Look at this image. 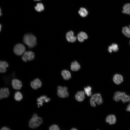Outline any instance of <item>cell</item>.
<instances>
[{
    "mask_svg": "<svg viewBox=\"0 0 130 130\" xmlns=\"http://www.w3.org/2000/svg\"><path fill=\"white\" fill-rule=\"evenodd\" d=\"M113 99L116 101L118 102L121 100L123 102L125 103L130 101V96L124 92L118 91L114 94Z\"/></svg>",
    "mask_w": 130,
    "mask_h": 130,
    "instance_id": "obj_1",
    "label": "cell"
},
{
    "mask_svg": "<svg viewBox=\"0 0 130 130\" xmlns=\"http://www.w3.org/2000/svg\"><path fill=\"white\" fill-rule=\"evenodd\" d=\"M23 42L29 48H32L34 47L36 44V39L33 35L26 34L24 37Z\"/></svg>",
    "mask_w": 130,
    "mask_h": 130,
    "instance_id": "obj_2",
    "label": "cell"
},
{
    "mask_svg": "<svg viewBox=\"0 0 130 130\" xmlns=\"http://www.w3.org/2000/svg\"><path fill=\"white\" fill-rule=\"evenodd\" d=\"M42 122V118L35 113L29 121V126L31 128H35L39 126Z\"/></svg>",
    "mask_w": 130,
    "mask_h": 130,
    "instance_id": "obj_3",
    "label": "cell"
},
{
    "mask_svg": "<svg viewBox=\"0 0 130 130\" xmlns=\"http://www.w3.org/2000/svg\"><path fill=\"white\" fill-rule=\"evenodd\" d=\"M103 102L102 97L99 93H95L92 95L90 100L91 105L93 107L96 106V103L98 105H100Z\"/></svg>",
    "mask_w": 130,
    "mask_h": 130,
    "instance_id": "obj_4",
    "label": "cell"
},
{
    "mask_svg": "<svg viewBox=\"0 0 130 130\" xmlns=\"http://www.w3.org/2000/svg\"><path fill=\"white\" fill-rule=\"evenodd\" d=\"M25 47L22 44L18 43L14 46L13 51L17 55H23L25 51Z\"/></svg>",
    "mask_w": 130,
    "mask_h": 130,
    "instance_id": "obj_5",
    "label": "cell"
},
{
    "mask_svg": "<svg viewBox=\"0 0 130 130\" xmlns=\"http://www.w3.org/2000/svg\"><path fill=\"white\" fill-rule=\"evenodd\" d=\"M67 88L66 87H62L58 86L57 88V95L60 98H64L67 97L69 94L67 91Z\"/></svg>",
    "mask_w": 130,
    "mask_h": 130,
    "instance_id": "obj_6",
    "label": "cell"
},
{
    "mask_svg": "<svg viewBox=\"0 0 130 130\" xmlns=\"http://www.w3.org/2000/svg\"><path fill=\"white\" fill-rule=\"evenodd\" d=\"M34 58V52L31 51H25L23 54L22 59L23 60L26 62L27 61H31L33 60Z\"/></svg>",
    "mask_w": 130,
    "mask_h": 130,
    "instance_id": "obj_7",
    "label": "cell"
},
{
    "mask_svg": "<svg viewBox=\"0 0 130 130\" xmlns=\"http://www.w3.org/2000/svg\"><path fill=\"white\" fill-rule=\"evenodd\" d=\"M113 80L115 84L118 85L123 82L124 78L121 75L117 73L114 75L113 77Z\"/></svg>",
    "mask_w": 130,
    "mask_h": 130,
    "instance_id": "obj_8",
    "label": "cell"
},
{
    "mask_svg": "<svg viewBox=\"0 0 130 130\" xmlns=\"http://www.w3.org/2000/svg\"><path fill=\"white\" fill-rule=\"evenodd\" d=\"M50 100V99L47 97L46 95L41 96L38 98L37 99L38 107H39L40 106H42L44 102H48Z\"/></svg>",
    "mask_w": 130,
    "mask_h": 130,
    "instance_id": "obj_9",
    "label": "cell"
},
{
    "mask_svg": "<svg viewBox=\"0 0 130 130\" xmlns=\"http://www.w3.org/2000/svg\"><path fill=\"white\" fill-rule=\"evenodd\" d=\"M12 85L13 88L16 90L20 89L22 86L21 82L17 79H14L12 80Z\"/></svg>",
    "mask_w": 130,
    "mask_h": 130,
    "instance_id": "obj_10",
    "label": "cell"
},
{
    "mask_svg": "<svg viewBox=\"0 0 130 130\" xmlns=\"http://www.w3.org/2000/svg\"><path fill=\"white\" fill-rule=\"evenodd\" d=\"M9 95V89L7 88H1L0 90V99L7 97Z\"/></svg>",
    "mask_w": 130,
    "mask_h": 130,
    "instance_id": "obj_11",
    "label": "cell"
},
{
    "mask_svg": "<svg viewBox=\"0 0 130 130\" xmlns=\"http://www.w3.org/2000/svg\"><path fill=\"white\" fill-rule=\"evenodd\" d=\"M66 37L68 41L71 42H75L76 39V37L74 36L73 32L71 31L68 32L66 34Z\"/></svg>",
    "mask_w": 130,
    "mask_h": 130,
    "instance_id": "obj_12",
    "label": "cell"
},
{
    "mask_svg": "<svg viewBox=\"0 0 130 130\" xmlns=\"http://www.w3.org/2000/svg\"><path fill=\"white\" fill-rule=\"evenodd\" d=\"M31 87L34 89H36L41 87L42 83L39 79L37 78L31 82L30 84Z\"/></svg>",
    "mask_w": 130,
    "mask_h": 130,
    "instance_id": "obj_13",
    "label": "cell"
},
{
    "mask_svg": "<svg viewBox=\"0 0 130 130\" xmlns=\"http://www.w3.org/2000/svg\"><path fill=\"white\" fill-rule=\"evenodd\" d=\"M119 49L118 45L117 43H113L108 47L107 50L108 52L110 53H112L113 52H117Z\"/></svg>",
    "mask_w": 130,
    "mask_h": 130,
    "instance_id": "obj_14",
    "label": "cell"
},
{
    "mask_svg": "<svg viewBox=\"0 0 130 130\" xmlns=\"http://www.w3.org/2000/svg\"><path fill=\"white\" fill-rule=\"evenodd\" d=\"M106 122L110 125L114 124L116 121L115 116L113 114L108 115L106 117L105 120Z\"/></svg>",
    "mask_w": 130,
    "mask_h": 130,
    "instance_id": "obj_15",
    "label": "cell"
},
{
    "mask_svg": "<svg viewBox=\"0 0 130 130\" xmlns=\"http://www.w3.org/2000/svg\"><path fill=\"white\" fill-rule=\"evenodd\" d=\"M75 97L76 99L79 102L82 101L85 98L84 93L82 91H79L75 94Z\"/></svg>",
    "mask_w": 130,
    "mask_h": 130,
    "instance_id": "obj_16",
    "label": "cell"
},
{
    "mask_svg": "<svg viewBox=\"0 0 130 130\" xmlns=\"http://www.w3.org/2000/svg\"><path fill=\"white\" fill-rule=\"evenodd\" d=\"M77 38L79 41L82 42L84 39H87L88 37L85 33L83 32H81L78 34Z\"/></svg>",
    "mask_w": 130,
    "mask_h": 130,
    "instance_id": "obj_17",
    "label": "cell"
},
{
    "mask_svg": "<svg viewBox=\"0 0 130 130\" xmlns=\"http://www.w3.org/2000/svg\"><path fill=\"white\" fill-rule=\"evenodd\" d=\"M8 66V63L6 61H1L0 62V72L1 73L5 72L6 68Z\"/></svg>",
    "mask_w": 130,
    "mask_h": 130,
    "instance_id": "obj_18",
    "label": "cell"
},
{
    "mask_svg": "<svg viewBox=\"0 0 130 130\" xmlns=\"http://www.w3.org/2000/svg\"><path fill=\"white\" fill-rule=\"evenodd\" d=\"M122 32L126 37L128 38H130V25L128 26H125L123 27Z\"/></svg>",
    "mask_w": 130,
    "mask_h": 130,
    "instance_id": "obj_19",
    "label": "cell"
},
{
    "mask_svg": "<svg viewBox=\"0 0 130 130\" xmlns=\"http://www.w3.org/2000/svg\"><path fill=\"white\" fill-rule=\"evenodd\" d=\"M71 69L73 71H76L79 70L80 68L79 63L76 61L72 62L71 65Z\"/></svg>",
    "mask_w": 130,
    "mask_h": 130,
    "instance_id": "obj_20",
    "label": "cell"
},
{
    "mask_svg": "<svg viewBox=\"0 0 130 130\" xmlns=\"http://www.w3.org/2000/svg\"><path fill=\"white\" fill-rule=\"evenodd\" d=\"M61 74L63 79L65 80H68L71 78V75L70 72L66 70H63Z\"/></svg>",
    "mask_w": 130,
    "mask_h": 130,
    "instance_id": "obj_21",
    "label": "cell"
},
{
    "mask_svg": "<svg viewBox=\"0 0 130 130\" xmlns=\"http://www.w3.org/2000/svg\"><path fill=\"white\" fill-rule=\"evenodd\" d=\"M122 13L125 14L130 15V4H125L123 8Z\"/></svg>",
    "mask_w": 130,
    "mask_h": 130,
    "instance_id": "obj_22",
    "label": "cell"
},
{
    "mask_svg": "<svg viewBox=\"0 0 130 130\" xmlns=\"http://www.w3.org/2000/svg\"><path fill=\"white\" fill-rule=\"evenodd\" d=\"M78 13L80 15L83 17L86 16L88 14L87 10L84 8H81L79 10Z\"/></svg>",
    "mask_w": 130,
    "mask_h": 130,
    "instance_id": "obj_23",
    "label": "cell"
},
{
    "mask_svg": "<svg viewBox=\"0 0 130 130\" xmlns=\"http://www.w3.org/2000/svg\"><path fill=\"white\" fill-rule=\"evenodd\" d=\"M35 8L37 11L40 12L44 10V5L42 3H38L35 6Z\"/></svg>",
    "mask_w": 130,
    "mask_h": 130,
    "instance_id": "obj_24",
    "label": "cell"
},
{
    "mask_svg": "<svg viewBox=\"0 0 130 130\" xmlns=\"http://www.w3.org/2000/svg\"><path fill=\"white\" fill-rule=\"evenodd\" d=\"M14 98L17 101H20L23 98L22 95L20 92L17 91L15 94Z\"/></svg>",
    "mask_w": 130,
    "mask_h": 130,
    "instance_id": "obj_25",
    "label": "cell"
},
{
    "mask_svg": "<svg viewBox=\"0 0 130 130\" xmlns=\"http://www.w3.org/2000/svg\"><path fill=\"white\" fill-rule=\"evenodd\" d=\"M85 93L88 96H91L92 94L91 87L88 86L84 88Z\"/></svg>",
    "mask_w": 130,
    "mask_h": 130,
    "instance_id": "obj_26",
    "label": "cell"
},
{
    "mask_svg": "<svg viewBox=\"0 0 130 130\" xmlns=\"http://www.w3.org/2000/svg\"><path fill=\"white\" fill-rule=\"evenodd\" d=\"M49 129L50 130H59V128L57 125L54 124L50 127Z\"/></svg>",
    "mask_w": 130,
    "mask_h": 130,
    "instance_id": "obj_27",
    "label": "cell"
},
{
    "mask_svg": "<svg viewBox=\"0 0 130 130\" xmlns=\"http://www.w3.org/2000/svg\"><path fill=\"white\" fill-rule=\"evenodd\" d=\"M126 109L127 111L130 112V102L129 104L127 105Z\"/></svg>",
    "mask_w": 130,
    "mask_h": 130,
    "instance_id": "obj_28",
    "label": "cell"
},
{
    "mask_svg": "<svg viewBox=\"0 0 130 130\" xmlns=\"http://www.w3.org/2000/svg\"><path fill=\"white\" fill-rule=\"evenodd\" d=\"M10 129L6 127H4L1 128V130H10Z\"/></svg>",
    "mask_w": 130,
    "mask_h": 130,
    "instance_id": "obj_29",
    "label": "cell"
},
{
    "mask_svg": "<svg viewBox=\"0 0 130 130\" xmlns=\"http://www.w3.org/2000/svg\"><path fill=\"white\" fill-rule=\"evenodd\" d=\"M77 130V129L75 128H73L72 129H71V130Z\"/></svg>",
    "mask_w": 130,
    "mask_h": 130,
    "instance_id": "obj_30",
    "label": "cell"
},
{
    "mask_svg": "<svg viewBox=\"0 0 130 130\" xmlns=\"http://www.w3.org/2000/svg\"><path fill=\"white\" fill-rule=\"evenodd\" d=\"M1 25L0 24V30H1Z\"/></svg>",
    "mask_w": 130,
    "mask_h": 130,
    "instance_id": "obj_31",
    "label": "cell"
},
{
    "mask_svg": "<svg viewBox=\"0 0 130 130\" xmlns=\"http://www.w3.org/2000/svg\"><path fill=\"white\" fill-rule=\"evenodd\" d=\"M34 0L35 1H39L40 0Z\"/></svg>",
    "mask_w": 130,
    "mask_h": 130,
    "instance_id": "obj_32",
    "label": "cell"
},
{
    "mask_svg": "<svg viewBox=\"0 0 130 130\" xmlns=\"http://www.w3.org/2000/svg\"><path fill=\"white\" fill-rule=\"evenodd\" d=\"M129 45H130V41H129Z\"/></svg>",
    "mask_w": 130,
    "mask_h": 130,
    "instance_id": "obj_33",
    "label": "cell"
}]
</instances>
